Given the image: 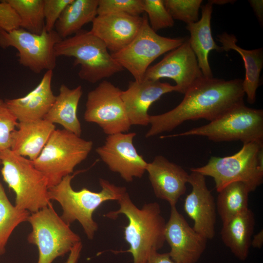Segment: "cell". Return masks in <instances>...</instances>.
Returning <instances> with one entry per match:
<instances>
[{
	"mask_svg": "<svg viewBox=\"0 0 263 263\" xmlns=\"http://www.w3.org/2000/svg\"><path fill=\"white\" fill-rule=\"evenodd\" d=\"M182 101L172 110L150 115V127L145 134L150 138L169 132L188 120L204 119L209 122L244 103L243 79L225 80L202 77L185 93Z\"/></svg>",
	"mask_w": 263,
	"mask_h": 263,
	"instance_id": "obj_1",
	"label": "cell"
},
{
	"mask_svg": "<svg viewBox=\"0 0 263 263\" xmlns=\"http://www.w3.org/2000/svg\"><path fill=\"white\" fill-rule=\"evenodd\" d=\"M119 208L104 215L108 218L115 219L120 214L128 220L124 227V238L129 248L121 252L130 253L133 263H147L153 251H158L165 241L166 221L161 214V207L155 202L145 204L139 208L126 192L117 201Z\"/></svg>",
	"mask_w": 263,
	"mask_h": 263,
	"instance_id": "obj_2",
	"label": "cell"
},
{
	"mask_svg": "<svg viewBox=\"0 0 263 263\" xmlns=\"http://www.w3.org/2000/svg\"><path fill=\"white\" fill-rule=\"evenodd\" d=\"M78 170L63 177L57 185L49 188L50 200L57 202L62 209V219L68 225L75 221L82 226L84 233L90 240L93 239L98 230L97 223L94 221V211L104 202L119 200L127 192L124 187L117 186L107 180L99 178L101 190L94 192L83 188L75 190L71 181Z\"/></svg>",
	"mask_w": 263,
	"mask_h": 263,
	"instance_id": "obj_3",
	"label": "cell"
},
{
	"mask_svg": "<svg viewBox=\"0 0 263 263\" xmlns=\"http://www.w3.org/2000/svg\"><path fill=\"white\" fill-rule=\"evenodd\" d=\"M3 181L15 194V206L33 213L50 205L47 179L29 159L10 149L0 151Z\"/></svg>",
	"mask_w": 263,
	"mask_h": 263,
	"instance_id": "obj_4",
	"label": "cell"
},
{
	"mask_svg": "<svg viewBox=\"0 0 263 263\" xmlns=\"http://www.w3.org/2000/svg\"><path fill=\"white\" fill-rule=\"evenodd\" d=\"M190 170L212 177L218 192L234 182H243L254 191L263 182V142L244 144L236 153L211 157L205 165Z\"/></svg>",
	"mask_w": 263,
	"mask_h": 263,
	"instance_id": "obj_5",
	"label": "cell"
},
{
	"mask_svg": "<svg viewBox=\"0 0 263 263\" xmlns=\"http://www.w3.org/2000/svg\"><path fill=\"white\" fill-rule=\"evenodd\" d=\"M57 57L75 58L79 78L91 83L110 77L124 69L113 58L104 42L90 31L81 30L55 46Z\"/></svg>",
	"mask_w": 263,
	"mask_h": 263,
	"instance_id": "obj_6",
	"label": "cell"
},
{
	"mask_svg": "<svg viewBox=\"0 0 263 263\" xmlns=\"http://www.w3.org/2000/svg\"><path fill=\"white\" fill-rule=\"evenodd\" d=\"M93 147L91 140L64 129H56L40 154L32 161L47 179L49 188L72 174L75 168L87 158Z\"/></svg>",
	"mask_w": 263,
	"mask_h": 263,
	"instance_id": "obj_7",
	"label": "cell"
},
{
	"mask_svg": "<svg viewBox=\"0 0 263 263\" xmlns=\"http://www.w3.org/2000/svg\"><path fill=\"white\" fill-rule=\"evenodd\" d=\"M187 136H204L215 142H263V111L249 108L243 103L206 125L161 138Z\"/></svg>",
	"mask_w": 263,
	"mask_h": 263,
	"instance_id": "obj_8",
	"label": "cell"
},
{
	"mask_svg": "<svg viewBox=\"0 0 263 263\" xmlns=\"http://www.w3.org/2000/svg\"><path fill=\"white\" fill-rule=\"evenodd\" d=\"M28 222L32 231L27 241L38 249L37 263H52L56 258L69 253L81 241L79 236L57 214L52 205L30 213Z\"/></svg>",
	"mask_w": 263,
	"mask_h": 263,
	"instance_id": "obj_9",
	"label": "cell"
},
{
	"mask_svg": "<svg viewBox=\"0 0 263 263\" xmlns=\"http://www.w3.org/2000/svg\"><path fill=\"white\" fill-rule=\"evenodd\" d=\"M141 27L133 39L121 50L111 53L113 58L132 75L141 81L150 65L162 55L180 46L186 38H170L159 35L150 27L144 15Z\"/></svg>",
	"mask_w": 263,
	"mask_h": 263,
	"instance_id": "obj_10",
	"label": "cell"
},
{
	"mask_svg": "<svg viewBox=\"0 0 263 263\" xmlns=\"http://www.w3.org/2000/svg\"><path fill=\"white\" fill-rule=\"evenodd\" d=\"M62 39L53 30L40 35L19 28L10 32L0 29V47H12L18 51L19 62L36 74L53 71L56 65L55 46Z\"/></svg>",
	"mask_w": 263,
	"mask_h": 263,
	"instance_id": "obj_11",
	"label": "cell"
},
{
	"mask_svg": "<svg viewBox=\"0 0 263 263\" xmlns=\"http://www.w3.org/2000/svg\"><path fill=\"white\" fill-rule=\"evenodd\" d=\"M121 92L110 82L102 81L87 94L84 120L98 125L107 135L128 132L132 125Z\"/></svg>",
	"mask_w": 263,
	"mask_h": 263,
	"instance_id": "obj_12",
	"label": "cell"
},
{
	"mask_svg": "<svg viewBox=\"0 0 263 263\" xmlns=\"http://www.w3.org/2000/svg\"><path fill=\"white\" fill-rule=\"evenodd\" d=\"M136 133L120 132L107 135L104 144L95 149L101 160L112 172L118 173L126 182L141 178L148 165L133 145Z\"/></svg>",
	"mask_w": 263,
	"mask_h": 263,
	"instance_id": "obj_13",
	"label": "cell"
},
{
	"mask_svg": "<svg viewBox=\"0 0 263 263\" xmlns=\"http://www.w3.org/2000/svg\"><path fill=\"white\" fill-rule=\"evenodd\" d=\"M203 75L192 51L188 38L168 53L156 64L149 67L143 79L160 80L170 78L176 83V92L185 93Z\"/></svg>",
	"mask_w": 263,
	"mask_h": 263,
	"instance_id": "obj_14",
	"label": "cell"
},
{
	"mask_svg": "<svg viewBox=\"0 0 263 263\" xmlns=\"http://www.w3.org/2000/svg\"><path fill=\"white\" fill-rule=\"evenodd\" d=\"M164 234L170 257L178 263H196L206 248L207 240L189 225L176 206L170 207Z\"/></svg>",
	"mask_w": 263,
	"mask_h": 263,
	"instance_id": "obj_15",
	"label": "cell"
},
{
	"mask_svg": "<svg viewBox=\"0 0 263 263\" xmlns=\"http://www.w3.org/2000/svg\"><path fill=\"white\" fill-rule=\"evenodd\" d=\"M188 183L192 190L185 199L184 210L193 221V229L207 240L212 239L215 234L216 205L206 176L191 171Z\"/></svg>",
	"mask_w": 263,
	"mask_h": 263,
	"instance_id": "obj_16",
	"label": "cell"
},
{
	"mask_svg": "<svg viewBox=\"0 0 263 263\" xmlns=\"http://www.w3.org/2000/svg\"><path fill=\"white\" fill-rule=\"evenodd\" d=\"M173 91L176 92L175 85L160 80L131 81L121 96L131 125H149L150 106L164 94Z\"/></svg>",
	"mask_w": 263,
	"mask_h": 263,
	"instance_id": "obj_17",
	"label": "cell"
},
{
	"mask_svg": "<svg viewBox=\"0 0 263 263\" xmlns=\"http://www.w3.org/2000/svg\"><path fill=\"white\" fill-rule=\"evenodd\" d=\"M146 171L155 196L176 206L186 191L189 174L181 166L163 155L156 156L148 163Z\"/></svg>",
	"mask_w": 263,
	"mask_h": 263,
	"instance_id": "obj_18",
	"label": "cell"
},
{
	"mask_svg": "<svg viewBox=\"0 0 263 263\" xmlns=\"http://www.w3.org/2000/svg\"><path fill=\"white\" fill-rule=\"evenodd\" d=\"M143 17L125 14L97 15L92 22L90 32L100 39L112 53L128 45L141 27Z\"/></svg>",
	"mask_w": 263,
	"mask_h": 263,
	"instance_id": "obj_19",
	"label": "cell"
},
{
	"mask_svg": "<svg viewBox=\"0 0 263 263\" xmlns=\"http://www.w3.org/2000/svg\"><path fill=\"white\" fill-rule=\"evenodd\" d=\"M53 76V71H47L38 85L27 94L4 100L18 122L44 119L56 97L52 89Z\"/></svg>",
	"mask_w": 263,
	"mask_h": 263,
	"instance_id": "obj_20",
	"label": "cell"
},
{
	"mask_svg": "<svg viewBox=\"0 0 263 263\" xmlns=\"http://www.w3.org/2000/svg\"><path fill=\"white\" fill-rule=\"evenodd\" d=\"M17 127L12 134L10 150L31 161L38 156L56 130L55 124L44 119L18 122Z\"/></svg>",
	"mask_w": 263,
	"mask_h": 263,
	"instance_id": "obj_21",
	"label": "cell"
},
{
	"mask_svg": "<svg viewBox=\"0 0 263 263\" xmlns=\"http://www.w3.org/2000/svg\"><path fill=\"white\" fill-rule=\"evenodd\" d=\"M201 8V19L196 22L187 24L186 29L190 33V36L188 38L190 46L196 56L203 76L212 78L213 74L208 62V54L211 50L221 52L223 50L216 43L212 36V5L208 2Z\"/></svg>",
	"mask_w": 263,
	"mask_h": 263,
	"instance_id": "obj_22",
	"label": "cell"
},
{
	"mask_svg": "<svg viewBox=\"0 0 263 263\" xmlns=\"http://www.w3.org/2000/svg\"><path fill=\"white\" fill-rule=\"evenodd\" d=\"M222 224L220 234L223 243L236 258L245 260L255 225L253 212L248 208Z\"/></svg>",
	"mask_w": 263,
	"mask_h": 263,
	"instance_id": "obj_23",
	"label": "cell"
},
{
	"mask_svg": "<svg viewBox=\"0 0 263 263\" xmlns=\"http://www.w3.org/2000/svg\"><path fill=\"white\" fill-rule=\"evenodd\" d=\"M83 94L81 86L70 89L62 84L55 102L44 119L61 125L63 129L80 136L81 123L77 117V108Z\"/></svg>",
	"mask_w": 263,
	"mask_h": 263,
	"instance_id": "obj_24",
	"label": "cell"
},
{
	"mask_svg": "<svg viewBox=\"0 0 263 263\" xmlns=\"http://www.w3.org/2000/svg\"><path fill=\"white\" fill-rule=\"evenodd\" d=\"M217 39L222 44L223 51L233 50L241 55L245 70V77L243 80V90L247 96V102L254 104L263 66V49H243L237 45L238 40L234 35L225 32L218 35Z\"/></svg>",
	"mask_w": 263,
	"mask_h": 263,
	"instance_id": "obj_25",
	"label": "cell"
},
{
	"mask_svg": "<svg viewBox=\"0 0 263 263\" xmlns=\"http://www.w3.org/2000/svg\"><path fill=\"white\" fill-rule=\"evenodd\" d=\"M98 3V0H73L57 20L55 30L62 39L75 34L97 16Z\"/></svg>",
	"mask_w": 263,
	"mask_h": 263,
	"instance_id": "obj_26",
	"label": "cell"
},
{
	"mask_svg": "<svg viewBox=\"0 0 263 263\" xmlns=\"http://www.w3.org/2000/svg\"><path fill=\"white\" fill-rule=\"evenodd\" d=\"M251 192L249 187L242 182L231 183L218 192L216 210L222 223L249 208Z\"/></svg>",
	"mask_w": 263,
	"mask_h": 263,
	"instance_id": "obj_27",
	"label": "cell"
},
{
	"mask_svg": "<svg viewBox=\"0 0 263 263\" xmlns=\"http://www.w3.org/2000/svg\"><path fill=\"white\" fill-rule=\"evenodd\" d=\"M30 213L12 204L0 181V255L6 252L8 241L14 229L28 221Z\"/></svg>",
	"mask_w": 263,
	"mask_h": 263,
	"instance_id": "obj_28",
	"label": "cell"
},
{
	"mask_svg": "<svg viewBox=\"0 0 263 263\" xmlns=\"http://www.w3.org/2000/svg\"><path fill=\"white\" fill-rule=\"evenodd\" d=\"M6 0L18 15L20 20V28L37 35L44 31V0Z\"/></svg>",
	"mask_w": 263,
	"mask_h": 263,
	"instance_id": "obj_29",
	"label": "cell"
},
{
	"mask_svg": "<svg viewBox=\"0 0 263 263\" xmlns=\"http://www.w3.org/2000/svg\"><path fill=\"white\" fill-rule=\"evenodd\" d=\"M202 0H165V6L173 19L187 24L199 20V11Z\"/></svg>",
	"mask_w": 263,
	"mask_h": 263,
	"instance_id": "obj_30",
	"label": "cell"
},
{
	"mask_svg": "<svg viewBox=\"0 0 263 263\" xmlns=\"http://www.w3.org/2000/svg\"><path fill=\"white\" fill-rule=\"evenodd\" d=\"M143 9L148 15L150 27L154 32L173 26L174 19L167 10L164 0H143Z\"/></svg>",
	"mask_w": 263,
	"mask_h": 263,
	"instance_id": "obj_31",
	"label": "cell"
},
{
	"mask_svg": "<svg viewBox=\"0 0 263 263\" xmlns=\"http://www.w3.org/2000/svg\"><path fill=\"white\" fill-rule=\"evenodd\" d=\"M143 13V0H98L97 15L121 13L139 16Z\"/></svg>",
	"mask_w": 263,
	"mask_h": 263,
	"instance_id": "obj_32",
	"label": "cell"
},
{
	"mask_svg": "<svg viewBox=\"0 0 263 263\" xmlns=\"http://www.w3.org/2000/svg\"><path fill=\"white\" fill-rule=\"evenodd\" d=\"M18 124L17 119L5 101L0 98V151L10 149L12 134Z\"/></svg>",
	"mask_w": 263,
	"mask_h": 263,
	"instance_id": "obj_33",
	"label": "cell"
},
{
	"mask_svg": "<svg viewBox=\"0 0 263 263\" xmlns=\"http://www.w3.org/2000/svg\"><path fill=\"white\" fill-rule=\"evenodd\" d=\"M73 0H44L43 14L45 29L47 32L54 30L55 25L62 13Z\"/></svg>",
	"mask_w": 263,
	"mask_h": 263,
	"instance_id": "obj_34",
	"label": "cell"
},
{
	"mask_svg": "<svg viewBox=\"0 0 263 263\" xmlns=\"http://www.w3.org/2000/svg\"><path fill=\"white\" fill-rule=\"evenodd\" d=\"M20 26V19L14 8L6 0L0 2V29L10 32Z\"/></svg>",
	"mask_w": 263,
	"mask_h": 263,
	"instance_id": "obj_35",
	"label": "cell"
},
{
	"mask_svg": "<svg viewBox=\"0 0 263 263\" xmlns=\"http://www.w3.org/2000/svg\"><path fill=\"white\" fill-rule=\"evenodd\" d=\"M147 263H180L171 259L169 252L159 253L153 251L150 254Z\"/></svg>",
	"mask_w": 263,
	"mask_h": 263,
	"instance_id": "obj_36",
	"label": "cell"
},
{
	"mask_svg": "<svg viewBox=\"0 0 263 263\" xmlns=\"http://www.w3.org/2000/svg\"><path fill=\"white\" fill-rule=\"evenodd\" d=\"M82 248L81 241L76 244L69 252V255L65 263H77Z\"/></svg>",
	"mask_w": 263,
	"mask_h": 263,
	"instance_id": "obj_37",
	"label": "cell"
},
{
	"mask_svg": "<svg viewBox=\"0 0 263 263\" xmlns=\"http://www.w3.org/2000/svg\"><path fill=\"white\" fill-rule=\"evenodd\" d=\"M255 13L258 20L261 23L263 19V1L262 0H250L248 1Z\"/></svg>",
	"mask_w": 263,
	"mask_h": 263,
	"instance_id": "obj_38",
	"label": "cell"
},
{
	"mask_svg": "<svg viewBox=\"0 0 263 263\" xmlns=\"http://www.w3.org/2000/svg\"><path fill=\"white\" fill-rule=\"evenodd\" d=\"M263 245V230H261L254 235L251 239V246L254 248L261 249Z\"/></svg>",
	"mask_w": 263,
	"mask_h": 263,
	"instance_id": "obj_39",
	"label": "cell"
},
{
	"mask_svg": "<svg viewBox=\"0 0 263 263\" xmlns=\"http://www.w3.org/2000/svg\"><path fill=\"white\" fill-rule=\"evenodd\" d=\"M0 165H1V162H0Z\"/></svg>",
	"mask_w": 263,
	"mask_h": 263,
	"instance_id": "obj_40",
	"label": "cell"
}]
</instances>
